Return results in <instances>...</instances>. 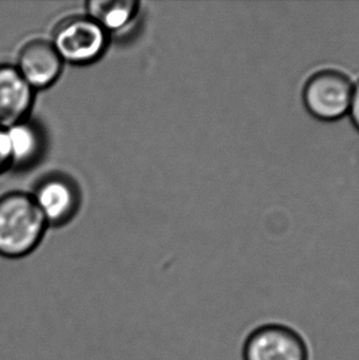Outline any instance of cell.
Here are the masks:
<instances>
[{
  "label": "cell",
  "mask_w": 359,
  "mask_h": 360,
  "mask_svg": "<svg viewBox=\"0 0 359 360\" xmlns=\"http://www.w3.org/2000/svg\"><path fill=\"white\" fill-rule=\"evenodd\" d=\"M11 167L10 164L9 141L6 129L0 128V174Z\"/></svg>",
  "instance_id": "10"
},
{
  "label": "cell",
  "mask_w": 359,
  "mask_h": 360,
  "mask_svg": "<svg viewBox=\"0 0 359 360\" xmlns=\"http://www.w3.org/2000/svg\"><path fill=\"white\" fill-rule=\"evenodd\" d=\"M139 10L141 4L134 0H92L87 3V15L108 34L128 27Z\"/></svg>",
  "instance_id": "9"
},
{
  "label": "cell",
  "mask_w": 359,
  "mask_h": 360,
  "mask_svg": "<svg viewBox=\"0 0 359 360\" xmlns=\"http://www.w3.org/2000/svg\"><path fill=\"white\" fill-rule=\"evenodd\" d=\"M244 360H306L301 337L277 325L258 327L244 346Z\"/></svg>",
  "instance_id": "4"
},
{
  "label": "cell",
  "mask_w": 359,
  "mask_h": 360,
  "mask_svg": "<svg viewBox=\"0 0 359 360\" xmlns=\"http://www.w3.org/2000/svg\"><path fill=\"white\" fill-rule=\"evenodd\" d=\"M353 84L336 69H322L310 75L303 89V101L311 116L336 121L350 111Z\"/></svg>",
  "instance_id": "3"
},
{
  "label": "cell",
  "mask_w": 359,
  "mask_h": 360,
  "mask_svg": "<svg viewBox=\"0 0 359 360\" xmlns=\"http://www.w3.org/2000/svg\"><path fill=\"white\" fill-rule=\"evenodd\" d=\"M351 120L353 122L355 128L359 131V80L353 85V93H352V98H351L350 105Z\"/></svg>",
  "instance_id": "11"
},
{
  "label": "cell",
  "mask_w": 359,
  "mask_h": 360,
  "mask_svg": "<svg viewBox=\"0 0 359 360\" xmlns=\"http://www.w3.org/2000/svg\"><path fill=\"white\" fill-rule=\"evenodd\" d=\"M52 44L63 62L87 65L105 53L108 34L88 15H77L63 20L56 27Z\"/></svg>",
  "instance_id": "2"
},
{
  "label": "cell",
  "mask_w": 359,
  "mask_h": 360,
  "mask_svg": "<svg viewBox=\"0 0 359 360\" xmlns=\"http://www.w3.org/2000/svg\"><path fill=\"white\" fill-rule=\"evenodd\" d=\"M11 167L21 170L39 162L46 149V136L34 122L25 120L6 129Z\"/></svg>",
  "instance_id": "8"
},
{
  "label": "cell",
  "mask_w": 359,
  "mask_h": 360,
  "mask_svg": "<svg viewBox=\"0 0 359 360\" xmlns=\"http://www.w3.org/2000/svg\"><path fill=\"white\" fill-rule=\"evenodd\" d=\"M64 62L52 42L36 39L21 49L18 70L34 90L52 86L63 72Z\"/></svg>",
  "instance_id": "6"
},
{
  "label": "cell",
  "mask_w": 359,
  "mask_h": 360,
  "mask_svg": "<svg viewBox=\"0 0 359 360\" xmlns=\"http://www.w3.org/2000/svg\"><path fill=\"white\" fill-rule=\"evenodd\" d=\"M32 195L49 225L58 226L68 223L80 205L79 188L65 176L46 177L39 182Z\"/></svg>",
  "instance_id": "5"
},
{
  "label": "cell",
  "mask_w": 359,
  "mask_h": 360,
  "mask_svg": "<svg viewBox=\"0 0 359 360\" xmlns=\"http://www.w3.org/2000/svg\"><path fill=\"white\" fill-rule=\"evenodd\" d=\"M34 90L16 67L0 65V128L8 129L27 120L34 105Z\"/></svg>",
  "instance_id": "7"
},
{
  "label": "cell",
  "mask_w": 359,
  "mask_h": 360,
  "mask_svg": "<svg viewBox=\"0 0 359 360\" xmlns=\"http://www.w3.org/2000/svg\"><path fill=\"white\" fill-rule=\"evenodd\" d=\"M47 228L34 195L11 192L0 198V256H27L42 241Z\"/></svg>",
  "instance_id": "1"
}]
</instances>
